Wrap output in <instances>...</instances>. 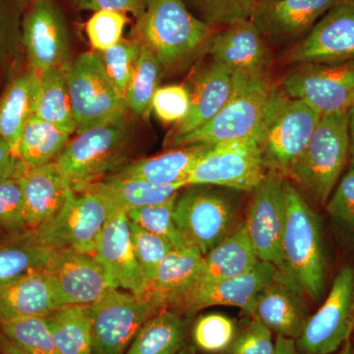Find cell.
<instances>
[{
	"mask_svg": "<svg viewBox=\"0 0 354 354\" xmlns=\"http://www.w3.org/2000/svg\"><path fill=\"white\" fill-rule=\"evenodd\" d=\"M167 309L165 304L147 295L109 288L90 305L93 354H125L147 321Z\"/></svg>",
	"mask_w": 354,
	"mask_h": 354,
	"instance_id": "cell-9",
	"label": "cell"
},
{
	"mask_svg": "<svg viewBox=\"0 0 354 354\" xmlns=\"http://www.w3.org/2000/svg\"><path fill=\"white\" fill-rule=\"evenodd\" d=\"M279 274L278 269L271 263L259 261L251 271L241 276L208 285L191 286L171 299L167 309L179 315L193 316L208 307L230 306L241 309L247 315L260 291Z\"/></svg>",
	"mask_w": 354,
	"mask_h": 354,
	"instance_id": "cell-18",
	"label": "cell"
},
{
	"mask_svg": "<svg viewBox=\"0 0 354 354\" xmlns=\"http://www.w3.org/2000/svg\"><path fill=\"white\" fill-rule=\"evenodd\" d=\"M281 88L323 114L346 113L354 106V60L295 64Z\"/></svg>",
	"mask_w": 354,
	"mask_h": 354,
	"instance_id": "cell-12",
	"label": "cell"
},
{
	"mask_svg": "<svg viewBox=\"0 0 354 354\" xmlns=\"http://www.w3.org/2000/svg\"><path fill=\"white\" fill-rule=\"evenodd\" d=\"M213 147H179L156 157L141 158L129 162L111 176L139 179L156 185H183L185 187L186 181L195 165Z\"/></svg>",
	"mask_w": 354,
	"mask_h": 354,
	"instance_id": "cell-25",
	"label": "cell"
},
{
	"mask_svg": "<svg viewBox=\"0 0 354 354\" xmlns=\"http://www.w3.org/2000/svg\"><path fill=\"white\" fill-rule=\"evenodd\" d=\"M140 50L141 43L135 39H121L109 50H95L109 82L123 99L138 59Z\"/></svg>",
	"mask_w": 354,
	"mask_h": 354,
	"instance_id": "cell-39",
	"label": "cell"
},
{
	"mask_svg": "<svg viewBox=\"0 0 354 354\" xmlns=\"http://www.w3.org/2000/svg\"><path fill=\"white\" fill-rule=\"evenodd\" d=\"M46 322L60 354H93L90 305L55 310Z\"/></svg>",
	"mask_w": 354,
	"mask_h": 354,
	"instance_id": "cell-31",
	"label": "cell"
},
{
	"mask_svg": "<svg viewBox=\"0 0 354 354\" xmlns=\"http://www.w3.org/2000/svg\"><path fill=\"white\" fill-rule=\"evenodd\" d=\"M66 77L76 133L128 115L124 99L109 82L95 50L71 62Z\"/></svg>",
	"mask_w": 354,
	"mask_h": 354,
	"instance_id": "cell-10",
	"label": "cell"
},
{
	"mask_svg": "<svg viewBox=\"0 0 354 354\" xmlns=\"http://www.w3.org/2000/svg\"><path fill=\"white\" fill-rule=\"evenodd\" d=\"M29 0H0V67L12 66L24 53L22 21Z\"/></svg>",
	"mask_w": 354,
	"mask_h": 354,
	"instance_id": "cell-40",
	"label": "cell"
},
{
	"mask_svg": "<svg viewBox=\"0 0 354 354\" xmlns=\"http://www.w3.org/2000/svg\"><path fill=\"white\" fill-rule=\"evenodd\" d=\"M341 0H263L251 21L269 44L301 41Z\"/></svg>",
	"mask_w": 354,
	"mask_h": 354,
	"instance_id": "cell-21",
	"label": "cell"
},
{
	"mask_svg": "<svg viewBox=\"0 0 354 354\" xmlns=\"http://www.w3.org/2000/svg\"><path fill=\"white\" fill-rule=\"evenodd\" d=\"M259 261L242 221L230 236L204 255L200 271L191 286L208 285L241 276L251 271Z\"/></svg>",
	"mask_w": 354,
	"mask_h": 354,
	"instance_id": "cell-29",
	"label": "cell"
},
{
	"mask_svg": "<svg viewBox=\"0 0 354 354\" xmlns=\"http://www.w3.org/2000/svg\"><path fill=\"white\" fill-rule=\"evenodd\" d=\"M206 51L234 78L269 80L271 48L251 20L215 30Z\"/></svg>",
	"mask_w": 354,
	"mask_h": 354,
	"instance_id": "cell-16",
	"label": "cell"
},
{
	"mask_svg": "<svg viewBox=\"0 0 354 354\" xmlns=\"http://www.w3.org/2000/svg\"><path fill=\"white\" fill-rule=\"evenodd\" d=\"M0 354H28L0 332Z\"/></svg>",
	"mask_w": 354,
	"mask_h": 354,
	"instance_id": "cell-53",
	"label": "cell"
},
{
	"mask_svg": "<svg viewBox=\"0 0 354 354\" xmlns=\"http://www.w3.org/2000/svg\"><path fill=\"white\" fill-rule=\"evenodd\" d=\"M304 297L279 274L260 291L246 316L277 335L297 341L310 316Z\"/></svg>",
	"mask_w": 354,
	"mask_h": 354,
	"instance_id": "cell-22",
	"label": "cell"
},
{
	"mask_svg": "<svg viewBox=\"0 0 354 354\" xmlns=\"http://www.w3.org/2000/svg\"><path fill=\"white\" fill-rule=\"evenodd\" d=\"M320 118L315 109L290 97L281 87H272L256 140L267 171L286 176L308 145Z\"/></svg>",
	"mask_w": 354,
	"mask_h": 354,
	"instance_id": "cell-4",
	"label": "cell"
},
{
	"mask_svg": "<svg viewBox=\"0 0 354 354\" xmlns=\"http://www.w3.org/2000/svg\"><path fill=\"white\" fill-rule=\"evenodd\" d=\"M94 255L104 269L109 288L145 295L148 281L135 256L127 213L113 211L109 216Z\"/></svg>",
	"mask_w": 354,
	"mask_h": 354,
	"instance_id": "cell-20",
	"label": "cell"
},
{
	"mask_svg": "<svg viewBox=\"0 0 354 354\" xmlns=\"http://www.w3.org/2000/svg\"><path fill=\"white\" fill-rule=\"evenodd\" d=\"M333 354H353L351 353V339H348L337 353Z\"/></svg>",
	"mask_w": 354,
	"mask_h": 354,
	"instance_id": "cell-54",
	"label": "cell"
},
{
	"mask_svg": "<svg viewBox=\"0 0 354 354\" xmlns=\"http://www.w3.org/2000/svg\"><path fill=\"white\" fill-rule=\"evenodd\" d=\"M70 139L71 135L68 133L34 114L21 133L17 157L27 167L55 162Z\"/></svg>",
	"mask_w": 354,
	"mask_h": 354,
	"instance_id": "cell-34",
	"label": "cell"
},
{
	"mask_svg": "<svg viewBox=\"0 0 354 354\" xmlns=\"http://www.w3.org/2000/svg\"><path fill=\"white\" fill-rule=\"evenodd\" d=\"M44 271L50 279L58 309L94 304L111 288L94 254L53 250Z\"/></svg>",
	"mask_w": 354,
	"mask_h": 354,
	"instance_id": "cell-17",
	"label": "cell"
},
{
	"mask_svg": "<svg viewBox=\"0 0 354 354\" xmlns=\"http://www.w3.org/2000/svg\"><path fill=\"white\" fill-rule=\"evenodd\" d=\"M326 209L335 227L354 242V167L349 165L339 179Z\"/></svg>",
	"mask_w": 354,
	"mask_h": 354,
	"instance_id": "cell-45",
	"label": "cell"
},
{
	"mask_svg": "<svg viewBox=\"0 0 354 354\" xmlns=\"http://www.w3.org/2000/svg\"><path fill=\"white\" fill-rule=\"evenodd\" d=\"M234 81L232 97L211 120L167 146L174 149L190 145L216 146L246 140L256 141L272 86L269 80L234 78Z\"/></svg>",
	"mask_w": 354,
	"mask_h": 354,
	"instance_id": "cell-7",
	"label": "cell"
},
{
	"mask_svg": "<svg viewBox=\"0 0 354 354\" xmlns=\"http://www.w3.org/2000/svg\"><path fill=\"white\" fill-rule=\"evenodd\" d=\"M185 323L169 309L144 324L125 354H176L185 346Z\"/></svg>",
	"mask_w": 354,
	"mask_h": 354,
	"instance_id": "cell-32",
	"label": "cell"
},
{
	"mask_svg": "<svg viewBox=\"0 0 354 354\" xmlns=\"http://www.w3.org/2000/svg\"><path fill=\"white\" fill-rule=\"evenodd\" d=\"M190 109V93L187 86L172 84L160 86L152 100V111L167 124H178L187 116Z\"/></svg>",
	"mask_w": 354,
	"mask_h": 354,
	"instance_id": "cell-47",
	"label": "cell"
},
{
	"mask_svg": "<svg viewBox=\"0 0 354 354\" xmlns=\"http://www.w3.org/2000/svg\"><path fill=\"white\" fill-rule=\"evenodd\" d=\"M237 329L234 319L227 315L206 314L200 316L193 325V342L203 353L225 354L234 342Z\"/></svg>",
	"mask_w": 354,
	"mask_h": 354,
	"instance_id": "cell-41",
	"label": "cell"
},
{
	"mask_svg": "<svg viewBox=\"0 0 354 354\" xmlns=\"http://www.w3.org/2000/svg\"><path fill=\"white\" fill-rule=\"evenodd\" d=\"M177 194L160 204L130 209L127 212L128 220L152 234L164 237L171 242L174 248L192 245L181 234L174 221V209Z\"/></svg>",
	"mask_w": 354,
	"mask_h": 354,
	"instance_id": "cell-38",
	"label": "cell"
},
{
	"mask_svg": "<svg viewBox=\"0 0 354 354\" xmlns=\"http://www.w3.org/2000/svg\"><path fill=\"white\" fill-rule=\"evenodd\" d=\"M179 191L174 221L190 244L204 255L234 232L242 192L212 185H188Z\"/></svg>",
	"mask_w": 354,
	"mask_h": 354,
	"instance_id": "cell-6",
	"label": "cell"
},
{
	"mask_svg": "<svg viewBox=\"0 0 354 354\" xmlns=\"http://www.w3.org/2000/svg\"><path fill=\"white\" fill-rule=\"evenodd\" d=\"M351 353L354 354V342H351Z\"/></svg>",
	"mask_w": 354,
	"mask_h": 354,
	"instance_id": "cell-56",
	"label": "cell"
},
{
	"mask_svg": "<svg viewBox=\"0 0 354 354\" xmlns=\"http://www.w3.org/2000/svg\"><path fill=\"white\" fill-rule=\"evenodd\" d=\"M286 176L267 171L252 192L244 225L258 259L271 263L281 274L283 269V235L286 211L283 186Z\"/></svg>",
	"mask_w": 354,
	"mask_h": 354,
	"instance_id": "cell-14",
	"label": "cell"
},
{
	"mask_svg": "<svg viewBox=\"0 0 354 354\" xmlns=\"http://www.w3.org/2000/svg\"><path fill=\"white\" fill-rule=\"evenodd\" d=\"M271 330L258 321L248 317L225 354H272L274 342H272Z\"/></svg>",
	"mask_w": 354,
	"mask_h": 354,
	"instance_id": "cell-48",
	"label": "cell"
},
{
	"mask_svg": "<svg viewBox=\"0 0 354 354\" xmlns=\"http://www.w3.org/2000/svg\"><path fill=\"white\" fill-rule=\"evenodd\" d=\"M21 186L29 230L43 225L59 211L70 188L55 162L26 167L21 174Z\"/></svg>",
	"mask_w": 354,
	"mask_h": 354,
	"instance_id": "cell-24",
	"label": "cell"
},
{
	"mask_svg": "<svg viewBox=\"0 0 354 354\" xmlns=\"http://www.w3.org/2000/svg\"><path fill=\"white\" fill-rule=\"evenodd\" d=\"M272 354H300L297 348L295 339L277 335Z\"/></svg>",
	"mask_w": 354,
	"mask_h": 354,
	"instance_id": "cell-51",
	"label": "cell"
},
{
	"mask_svg": "<svg viewBox=\"0 0 354 354\" xmlns=\"http://www.w3.org/2000/svg\"><path fill=\"white\" fill-rule=\"evenodd\" d=\"M195 17L216 30L251 20L257 0H183Z\"/></svg>",
	"mask_w": 354,
	"mask_h": 354,
	"instance_id": "cell-37",
	"label": "cell"
},
{
	"mask_svg": "<svg viewBox=\"0 0 354 354\" xmlns=\"http://www.w3.org/2000/svg\"><path fill=\"white\" fill-rule=\"evenodd\" d=\"M354 269L342 268L329 295L315 314L310 315L297 337L300 354H333L351 339L354 332Z\"/></svg>",
	"mask_w": 354,
	"mask_h": 354,
	"instance_id": "cell-11",
	"label": "cell"
},
{
	"mask_svg": "<svg viewBox=\"0 0 354 354\" xmlns=\"http://www.w3.org/2000/svg\"><path fill=\"white\" fill-rule=\"evenodd\" d=\"M234 88L232 76L211 58L198 71L192 85L188 87L190 93L189 113L181 122L172 128L165 140L167 144L189 134L211 120L227 104Z\"/></svg>",
	"mask_w": 354,
	"mask_h": 354,
	"instance_id": "cell-23",
	"label": "cell"
},
{
	"mask_svg": "<svg viewBox=\"0 0 354 354\" xmlns=\"http://www.w3.org/2000/svg\"><path fill=\"white\" fill-rule=\"evenodd\" d=\"M134 122L129 116L76 133L55 160L71 186L94 183L127 164Z\"/></svg>",
	"mask_w": 354,
	"mask_h": 354,
	"instance_id": "cell-3",
	"label": "cell"
},
{
	"mask_svg": "<svg viewBox=\"0 0 354 354\" xmlns=\"http://www.w3.org/2000/svg\"><path fill=\"white\" fill-rule=\"evenodd\" d=\"M164 67L153 51L141 44V50L128 84L124 101L128 111L142 118L152 111V100L160 87Z\"/></svg>",
	"mask_w": 354,
	"mask_h": 354,
	"instance_id": "cell-36",
	"label": "cell"
},
{
	"mask_svg": "<svg viewBox=\"0 0 354 354\" xmlns=\"http://www.w3.org/2000/svg\"><path fill=\"white\" fill-rule=\"evenodd\" d=\"M26 232L6 235V239L0 241V290L27 274L43 270L50 259L53 250L30 241Z\"/></svg>",
	"mask_w": 354,
	"mask_h": 354,
	"instance_id": "cell-35",
	"label": "cell"
},
{
	"mask_svg": "<svg viewBox=\"0 0 354 354\" xmlns=\"http://www.w3.org/2000/svg\"><path fill=\"white\" fill-rule=\"evenodd\" d=\"M66 68L50 69L39 74L35 114L72 135L76 133L77 125L70 100Z\"/></svg>",
	"mask_w": 354,
	"mask_h": 354,
	"instance_id": "cell-33",
	"label": "cell"
},
{
	"mask_svg": "<svg viewBox=\"0 0 354 354\" xmlns=\"http://www.w3.org/2000/svg\"><path fill=\"white\" fill-rule=\"evenodd\" d=\"M26 167L27 165L15 155L10 146L0 139V177L21 176Z\"/></svg>",
	"mask_w": 354,
	"mask_h": 354,
	"instance_id": "cell-50",
	"label": "cell"
},
{
	"mask_svg": "<svg viewBox=\"0 0 354 354\" xmlns=\"http://www.w3.org/2000/svg\"><path fill=\"white\" fill-rule=\"evenodd\" d=\"M267 172L255 140L213 147L195 165L186 186L212 185L252 193Z\"/></svg>",
	"mask_w": 354,
	"mask_h": 354,
	"instance_id": "cell-15",
	"label": "cell"
},
{
	"mask_svg": "<svg viewBox=\"0 0 354 354\" xmlns=\"http://www.w3.org/2000/svg\"><path fill=\"white\" fill-rule=\"evenodd\" d=\"M27 230L21 176L0 177V232L11 236Z\"/></svg>",
	"mask_w": 354,
	"mask_h": 354,
	"instance_id": "cell-43",
	"label": "cell"
},
{
	"mask_svg": "<svg viewBox=\"0 0 354 354\" xmlns=\"http://www.w3.org/2000/svg\"><path fill=\"white\" fill-rule=\"evenodd\" d=\"M353 318H354V314H353Z\"/></svg>",
	"mask_w": 354,
	"mask_h": 354,
	"instance_id": "cell-59",
	"label": "cell"
},
{
	"mask_svg": "<svg viewBox=\"0 0 354 354\" xmlns=\"http://www.w3.org/2000/svg\"><path fill=\"white\" fill-rule=\"evenodd\" d=\"M344 1L349 2V3L353 4L354 6V0H344Z\"/></svg>",
	"mask_w": 354,
	"mask_h": 354,
	"instance_id": "cell-57",
	"label": "cell"
},
{
	"mask_svg": "<svg viewBox=\"0 0 354 354\" xmlns=\"http://www.w3.org/2000/svg\"><path fill=\"white\" fill-rule=\"evenodd\" d=\"M288 58L295 64L354 60V6L341 0L298 41Z\"/></svg>",
	"mask_w": 354,
	"mask_h": 354,
	"instance_id": "cell-19",
	"label": "cell"
},
{
	"mask_svg": "<svg viewBox=\"0 0 354 354\" xmlns=\"http://www.w3.org/2000/svg\"><path fill=\"white\" fill-rule=\"evenodd\" d=\"M176 354H196L195 353L194 349L192 348H189V346H184L180 351H178Z\"/></svg>",
	"mask_w": 354,
	"mask_h": 354,
	"instance_id": "cell-55",
	"label": "cell"
},
{
	"mask_svg": "<svg viewBox=\"0 0 354 354\" xmlns=\"http://www.w3.org/2000/svg\"><path fill=\"white\" fill-rule=\"evenodd\" d=\"M130 234L135 256L144 272L147 281H151L158 266L167 253L174 249L171 242L129 221Z\"/></svg>",
	"mask_w": 354,
	"mask_h": 354,
	"instance_id": "cell-44",
	"label": "cell"
},
{
	"mask_svg": "<svg viewBox=\"0 0 354 354\" xmlns=\"http://www.w3.org/2000/svg\"><path fill=\"white\" fill-rule=\"evenodd\" d=\"M204 254L194 245L174 248L158 266L144 295L167 304L190 288L201 268Z\"/></svg>",
	"mask_w": 354,
	"mask_h": 354,
	"instance_id": "cell-30",
	"label": "cell"
},
{
	"mask_svg": "<svg viewBox=\"0 0 354 354\" xmlns=\"http://www.w3.org/2000/svg\"><path fill=\"white\" fill-rule=\"evenodd\" d=\"M148 0H73L79 10H109L118 12L132 13L136 18L145 11Z\"/></svg>",
	"mask_w": 354,
	"mask_h": 354,
	"instance_id": "cell-49",
	"label": "cell"
},
{
	"mask_svg": "<svg viewBox=\"0 0 354 354\" xmlns=\"http://www.w3.org/2000/svg\"><path fill=\"white\" fill-rule=\"evenodd\" d=\"M39 74L31 68L15 74L0 95V139L17 156L26 123L36 111Z\"/></svg>",
	"mask_w": 354,
	"mask_h": 354,
	"instance_id": "cell-27",
	"label": "cell"
},
{
	"mask_svg": "<svg viewBox=\"0 0 354 354\" xmlns=\"http://www.w3.org/2000/svg\"><path fill=\"white\" fill-rule=\"evenodd\" d=\"M0 332L26 353L60 354L44 318H27L0 323Z\"/></svg>",
	"mask_w": 354,
	"mask_h": 354,
	"instance_id": "cell-42",
	"label": "cell"
},
{
	"mask_svg": "<svg viewBox=\"0 0 354 354\" xmlns=\"http://www.w3.org/2000/svg\"><path fill=\"white\" fill-rule=\"evenodd\" d=\"M184 186H160L139 179L109 176L94 183L71 186L77 192H88L102 198L116 211L127 212L167 202Z\"/></svg>",
	"mask_w": 354,
	"mask_h": 354,
	"instance_id": "cell-28",
	"label": "cell"
},
{
	"mask_svg": "<svg viewBox=\"0 0 354 354\" xmlns=\"http://www.w3.org/2000/svg\"><path fill=\"white\" fill-rule=\"evenodd\" d=\"M349 160L348 114H323L308 145L286 178L326 206Z\"/></svg>",
	"mask_w": 354,
	"mask_h": 354,
	"instance_id": "cell-5",
	"label": "cell"
},
{
	"mask_svg": "<svg viewBox=\"0 0 354 354\" xmlns=\"http://www.w3.org/2000/svg\"><path fill=\"white\" fill-rule=\"evenodd\" d=\"M349 137V165L354 167V106L346 111Z\"/></svg>",
	"mask_w": 354,
	"mask_h": 354,
	"instance_id": "cell-52",
	"label": "cell"
},
{
	"mask_svg": "<svg viewBox=\"0 0 354 354\" xmlns=\"http://www.w3.org/2000/svg\"><path fill=\"white\" fill-rule=\"evenodd\" d=\"M57 309L53 286L44 269L0 290V323L46 318Z\"/></svg>",
	"mask_w": 354,
	"mask_h": 354,
	"instance_id": "cell-26",
	"label": "cell"
},
{
	"mask_svg": "<svg viewBox=\"0 0 354 354\" xmlns=\"http://www.w3.org/2000/svg\"><path fill=\"white\" fill-rule=\"evenodd\" d=\"M283 196L286 221L281 274L291 288L318 301L325 290L327 274L320 218L288 178Z\"/></svg>",
	"mask_w": 354,
	"mask_h": 354,
	"instance_id": "cell-1",
	"label": "cell"
},
{
	"mask_svg": "<svg viewBox=\"0 0 354 354\" xmlns=\"http://www.w3.org/2000/svg\"><path fill=\"white\" fill-rule=\"evenodd\" d=\"M113 211L116 209L102 198L70 187L59 211L26 234L30 241L50 250L94 254L102 230Z\"/></svg>",
	"mask_w": 354,
	"mask_h": 354,
	"instance_id": "cell-8",
	"label": "cell"
},
{
	"mask_svg": "<svg viewBox=\"0 0 354 354\" xmlns=\"http://www.w3.org/2000/svg\"><path fill=\"white\" fill-rule=\"evenodd\" d=\"M22 44L29 68L39 74L71 64L68 26L55 0H29L23 16Z\"/></svg>",
	"mask_w": 354,
	"mask_h": 354,
	"instance_id": "cell-13",
	"label": "cell"
},
{
	"mask_svg": "<svg viewBox=\"0 0 354 354\" xmlns=\"http://www.w3.org/2000/svg\"><path fill=\"white\" fill-rule=\"evenodd\" d=\"M257 1H263V0H257Z\"/></svg>",
	"mask_w": 354,
	"mask_h": 354,
	"instance_id": "cell-58",
	"label": "cell"
},
{
	"mask_svg": "<svg viewBox=\"0 0 354 354\" xmlns=\"http://www.w3.org/2000/svg\"><path fill=\"white\" fill-rule=\"evenodd\" d=\"M128 23L127 13L102 10L95 12L86 25V32L94 50H109L122 39Z\"/></svg>",
	"mask_w": 354,
	"mask_h": 354,
	"instance_id": "cell-46",
	"label": "cell"
},
{
	"mask_svg": "<svg viewBox=\"0 0 354 354\" xmlns=\"http://www.w3.org/2000/svg\"><path fill=\"white\" fill-rule=\"evenodd\" d=\"M214 31L195 17L183 0H148L132 34L153 51L165 70L206 48Z\"/></svg>",
	"mask_w": 354,
	"mask_h": 354,
	"instance_id": "cell-2",
	"label": "cell"
}]
</instances>
